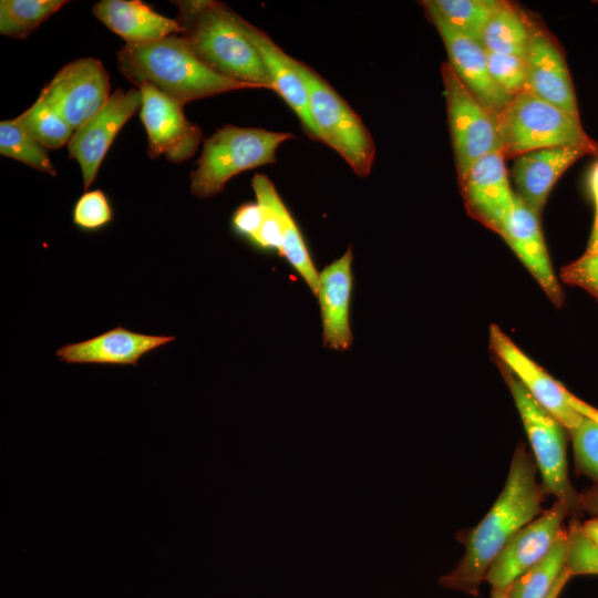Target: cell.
Segmentation results:
<instances>
[{
    "mask_svg": "<svg viewBox=\"0 0 598 598\" xmlns=\"http://www.w3.org/2000/svg\"><path fill=\"white\" fill-rule=\"evenodd\" d=\"M534 457L518 444L505 485L482 520L461 534L464 554L455 568L440 578L444 588L478 596L492 563L508 540L545 509V494L537 482Z\"/></svg>",
    "mask_w": 598,
    "mask_h": 598,
    "instance_id": "1",
    "label": "cell"
},
{
    "mask_svg": "<svg viewBox=\"0 0 598 598\" xmlns=\"http://www.w3.org/2000/svg\"><path fill=\"white\" fill-rule=\"evenodd\" d=\"M116 55L124 78L137 87L150 83L182 105L230 91L257 89L210 70L179 34L125 44Z\"/></svg>",
    "mask_w": 598,
    "mask_h": 598,
    "instance_id": "2",
    "label": "cell"
},
{
    "mask_svg": "<svg viewBox=\"0 0 598 598\" xmlns=\"http://www.w3.org/2000/svg\"><path fill=\"white\" fill-rule=\"evenodd\" d=\"M173 3L178 8L179 35L204 64L225 78L274 91L260 54L236 23L231 9L213 0Z\"/></svg>",
    "mask_w": 598,
    "mask_h": 598,
    "instance_id": "3",
    "label": "cell"
},
{
    "mask_svg": "<svg viewBox=\"0 0 598 598\" xmlns=\"http://www.w3.org/2000/svg\"><path fill=\"white\" fill-rule=\"evenodd\" d=\"M296 136L256 127L225 125L204 141L197 167L190 172V193L198 198L220 194L244 171L275 164L276 151Z\"/></svg>",
    "mask_w": 598,
    "mask_h": 598,
    "instance_id": "4",
    "label": "cell"
},
{
    "mask_svg": "<svg viewBox=\"0 0 598 598\" xmlns=\"http://www.w3.org/2000/svg\"><path fill=\"white\" fill-rule=\"evenodd\" d=\"M505 158L557 146L594 145L577 120L529 90L515 95L495 118Z\"/></svg>",
    "mask_w": 598,
    "mask_h": 598,
    "instance_id": "5",
    "label": "cell"
},
{
    "mask_svg": "<svg viewBox=\"0 0 598 598\" xmlns=\"http://www.w3.org/2000/svg\"><path fill=\"white\" fill-rule=\"evenodd\" d=\"M301 73L317 140L334 150L358 176H368L375 145L361 117L321 75L302 62Z\"/></svg>",
    "mask_w": 598,
    "mask_h": 598,
    "instance_id": "6",
    "label": "cell"
},
{
    "mask_svg": "<svg viewBox=\"0 0 598 598\" xmlns=\"http://www.w3.org/2000/svg\"><path fill=\"white\" fill-rule=\"evenodd\" d=\"M502 369L530 443L544 494L566 504L571 513L577 512L580 509V494L574 488L568 475L566 429L512 373Z\"/></svg>",
    "mask_w": 598,
    "mask_h": 598,
    "instance_id": "7",
    "label": "cell"
},
{
    "mask_svg": "<svg viewBox=\"0 0 598 598\" xmlns=\"http://www.w3.org/2000/svg\"><path fill=\"white\" fill-rule=\"evenodd\" d=\"M458 177L483 156L501 152L496 122L447 62L441 66Z\"/></svg>",
    "mask_w": 598,
    "mask_h": 598,
    "instance_id": "8",
    "label": "cell"
},
{
    "mask_svg": "<svg viewBox=\"0 0 598 598\" xmlns=\"http://www.w3.org/2000/svg\"><path fill=\"white\" fill-rule=\"evenodd\" d=\"M110 87L103 63L95 58H80L60 69L40 96L75 131L106 104Z\"/></svg>",
    "mask_w": 598,
    "mask_h": 598,
    "instance_id": "9",
    "label": "cell"
},
{
    "mask_svg": "<svg viewBox=\"0 0 598 598\" xmlns=\"http://www.w3.org/2000/svg\"><path fill=\"white\" fill-rule=\"evenodd\" d=\"M137 89L142 92L140 117L148 137V156L164 155L174 164L189 159L200 143L202 128L186 118L181 103L154 85L143 83Z\"/></svg>",
    "mask_w": 598,
    "mask_h": 598,
    "instance_id": "10",
    "label": "cell"
},
{
    "mask_svg": "<svg viewBox=\"0 0 598 598\" xmlns=\"http://www.w3.org/2000/svg\"><path fill=\"white\" fill-rule=\"evenodd\" d=\"M571 514L556 501L534 520L520 528L496 556L486 573L492 590L505 592L523 573L543 559L561 533L565 518Z\"/></svg>",
    "mask_w": 598,
    "mask_h": 598,
    "instance_id": "11",
    "label": "cell"
},
{
    "mask_svg": "<svg viewBox=\"0 0 598 598\" xmlns=\"http://www.w3.org/2000/svg\"><path fill=\"white\" fill-rule=\"evenodd\" d=\"M141 106L140 89H117L92 118L74 131L68 152L69 157L75 159L81 167L85 192L94 183L114 138L124 124L140 112Z\"/></svg>",
    "mask_w": 598,
    "mask_h": 598,
    "instance_id": "12",
    "label": "cell"
},
{
    "mask_svg": "<svg viewBox=\"0 0 598 598\" xmlns=\"http://www.w3.org/2000/svg\"><path fill=\"white\" fill-rule=\"evenodd\" d=\"M458 181L467 213L502 236L515 199L502 152L483 156Z\"/></svg>",
    "mask_w": 598,
    "mask_h": 598,
    "instance_id": "13",
    "label": "cell"
},
{
    "mask_svg": "<svg viewBox=\"0 0 598 598\" xmlns=\"http://www.w3.org/2000/svg\"><path fill=\"white\" fill-rule=\"evenodd\" d=\"M489 344L502 367L566 430L571 431L582 422L584 415L568 400V390L526 355L497 324L489 328Z\"/></svg>",
    "mask_w": 598,
    "mask_h": 598,
    "instance_id": "14",
    "label": "cell"
},
{
    "mask_svg": "<svg viewBox=\"0 0 598 598\" xmlns=\"http://www.w3.org/2000/svg\"><path fill=\"white\" fill-rule=\"evenodd\" d=\"M423 8L443 40L448 55L447 63L468 91L496 118L513 97L492 79L488 71L486 50L480 42L451 28L430 7L423 4Z\"/></svg>",
    "mask_w": 598,
    "mask_h": 598,
    "instance_id": "15",
    "label": "cell"
},
{
    "mask_svg": "<svg viewBox=\"0 0 598 598\" xmlns=\"http://www.w3.org/2000/svg\"><path fill=\"white\" fill-rule=\"evenodd\" d=\"M529 30V47L525 59L528 90L580 120L575 90L560 45L549 31L530 18Z\"/></svg>",
    "mask_w": 598,
    "mask_h": 598,
    "instance_id": "16",
    "label": "cell"
},
{
    "mask_svg": "<svg viewBox=\"0 0 598 598\" xmlns=\"http://www.w3.org/2000/svg\"><path fill=\"white\" fill-rule=\"evenodd\" d=\"M587 155L598 156V142L594 145L547 147L515 157L512 175L516 195L530 210L540 216L558 178L574 163Z\"/></svg>",
    "mask_w": 598,
    "mask_h": 598,
    "instance_id": "17",
    "label": "cell"
},
{
    "mask_svg": "<svg viewBox=\"0 0 598 598\" xmlns=\"http://www.w3.org/2000/svg\"><path fill=\"white\" fill-rule=\"evenodd\" d=\"M173 336L146 334L122 326L84 341L64 344L55 352L68 364L133 365L152 351L175 341Z\"/></svg>",
    "mask_w": 598,
    "mask_h": 598,
    "instance_id": "18",
    "label": "cell"
},
{
    "mask_svg": "<svg viewBox=\"0 0 598 598\" xmlns=\"http://www.w3.org/2000/svg\"><path fill=\"white\" fill-rule=\"evenodd\" d=\"M352 246L319 272L317 298L322 321L323 347L347 351L352 346L350 308L353 291Z\"/></svg>",
    "mask_w": 598,
    "mask_h": 598,
    "instance_id": "19",
    "label": "cell"
},
{
    "mask_svg": "<svg viewBox=\"0 0 598 598\" xmlns=\"http://www.w3.org/2000/svg\"><path fill=\"white\" fill-rule=\"evenodd\" d=\"M235 21L260 54L274 91L296 113L308 135L317 140V131L309 110L308 90L301 73V62L286 54L266 32L236 12Z\"/></svg>",
    "mask_w": 598,
    "mask_h": 598,
    "instance_id": "20",
    "label": "cell"
},
{
    "mask_svg": "<svg viewBox=\"0 0 598 598\" xmlns=\"http://www.w3.org/2000/svg\"><path fill=\"white\" fill-rule=\"evenodd\" d=\"M502 238L536 279L551 302L560 307L564 293L549 259L539 216L530 210L516 193L514 207Z\"/></svg>",
    "mask_w": 598,
    "mask_h": 598,
    "instance_id": "21",
    "label": "cell"
},
{
    "mask_svg": "<svg viewBox=\"0 0 598 598\" xmlns=\"http://www.w3.org/2000/svg\"><path fill=\"white\" fill-rule=\"evenodd\" d=\"M93 16L125 40L138 44L181 34V25L154 11L140 0H102L92 8Z\"/></svg>",
    "mask_w": 598,
    "mask_h": 598,
    "instance_id": "22",
    "label": "cell"
},
{
    "mask_svg": "<svg viewBox=\"0 0 598 598\" xmlns=\"http://www.w3.org/2000/svg\"><path fill=\"white\" fill-rule=\"evenodd\" d=\"M529 38V17L515 4L503 1L486 24L481 44L489 52L526 59Z\"/></svg>",
    "mask_w": 598,
    "mask_h": 598,
    "instance_id": "23",
    "label": "cell"
},
{
    "mask_svg": "<svg viewBox=\"0 0 598 598\" xmlns=\"http://www.w3.org/2000/svg\"><path fill=\"white\" fill-rule=\"evenodd\" d=\"M567 529H563L548 554L505 591L506 598H547L566 565Z\"/></svg>",
    "mask_w": 598,
    "mask_h": 598,
    "instance_id": "24",
    "label": "cell"
},
{
    "mask_svg": "<svg viewBox=\"0 0 598 598\" xmlns=\"http://www.w3.org/2000/svg\"><path fill=\"white\" fill-rule=\"evenodd\" d=\"M503 0H425L451 28L481 43L482 33Z\"/></svg>",
    "mask_w": 598,
    "mask_h": 598,
    "instance_id": "25",
    "label": "cell"
},
{
    "mask_svg": "<svg viewBox=\"0 0 598 598\" xmlns=\"http://www.w3.org/2000/svg\"><path fill=\"white\" fill-rule=\"evenodd\" d=\"M66 3L65 0H1L0 33L14 39H27Z\"/></svg>",
    "mask_w": 598,
    "mask_h": 598,
    "instance_id": "26",
    "label": "cell"
},
{
    "mask_svg": "<svg viewBox=\"0 0 598 598\" xmlns=\"http://www.w3.org/2000/svg\"><path fill=\"white\" fill-rule=\"evenodd\" d=\"M12 121L45 148L58 150L68 145L74 130L42 97Z\"/></svg>",
    "mask_w": 598,
    "mask_h": 598,
    "instance_id": "27",
    "label": "cell"
},
{
    "mask_svg": "<svg viewBox=\"0 0 598 598\" xmlns=\"http://www.w3.org/2000/svg\"><path fill=\"white\" fill-rule=\"evenodd\" d=\"M0 154L38 172L58 175L47 148L12 120L0 122Z\"/></svg>",
    "mask_w": 598,
    "mask_h": 598,
    "instance_id": "28",
    "label": "cell"
},
{
    "mask_svg": "<svg viewBox=\"0 0 598 598\" xmlns=\"http://www.w3.org/2000/svg\"><path fill=\"white\" fill-rule=\"evenodd\" d=\"M277 209L282 229V247L280 255L286 258L291 268L300 276L316 296L319 272L313 265V260L302 234L281 198L278 200Z\"/></svg>",
    "mask_w": 598,
    "mask_h": 598,
    "instance_id": "29",
    "label": "cell"
},
{
    "mask_svg": "<svg viewBox=\"0 0 598 598\" xmlns=\"http://www.w3.org/2000/svg\"><path fill=\"white\" fill-rule=\"evenodd\" d=\"M566 568L571 576L598 575V546L573 520L567 529Z\"/></svg>",
    "mask_w": 598,
    "mask_h": 598,
    "instance_id": "30",
    "label": "cell"
},
{
    "mask_svg": "<svg viewBox=\"0 0 598 598\" xmlns=\"http://www.w3.org/2000/svg\"><path fill=\"white\" fill-rule=\"evenodd\" d=\"M113 220V208L107 196L100 189L84 192L72 209V221L84 231H96Z\"/></svg>",
    "mask_w": 598,
    "mask_h": 598,
    "instance_id": "31",
    "label": "cell"
},
{
    "mask_svg": "<svg viewBox=\"0 0 598 598\" xmlns=\"http://www.w3.org/2000/svg\"><path fill=\"white\" fill-rule=\"evenodd\" d=\"M486 52L489 74L503 91L514 97L528 90L525 59L511 54Z\"/></svg>",
    "mask_w": 598,
    "mask_h": 598,
    "instance_id": "32",
    "label": "cell"
},
{
    "mask_svg": "<svg viewBox=\"0 0 598 598\" xmlns=\"http://www.w3.org/2000/svg\"><path fill=\"white\" fill-rule=\"evenodd\" d=\"M569 432L577 470L598 484V423L584 416Z\"/></svg>",
    "mask_w": 598,
    "mask_h": 598,
    "instance_id": "33",
    "label": "cell"
},
{
    "mask_svg": "<svg viewBox=\"0 0 598 598\" xmlns=\"http://www.w3.org/2000/svg\"><path fill=\"white\" fill-rule=\"evenodd\" d=\"M560 277L564 282L585 289L598 300V252H585L564 267Z\"/></svg>",
    "mask_w": 598,
    "mask_h": 598,
    "instance_id": "34",
    "label": "cell"
},
{
    "mask_svg": "<svg viewBox=\"0 0 598 598\" xmlns=\"http://www.w3.org/2000/svg\"><path fill=\"white\" fill-rule=\"evenodd\" d=\"M261 221L262 209L257 202L240 205L231 217V226L235 233L249 241L258 233Z\"/></svg>",
    "mask_w": 598,
    "mask_h": 598,
    "instance_id": "35",
    "label": "cell"
},
{
    "mask_svg": "<svg viewBox=\"0 0 598 598\" xmlns=\"http://www.w3.org/2000/svg\"><path fill=\"white\" fill-rule=\"evenodd\" d=\"M580 509H585L598 517V486L580 494Z\"/></svg>",
    "mask_w": 598,
    "mask_h": 598,
    "instance_id": "36",
    "label": "cell"
},
{
    "mask_svg": "<svg viewBox=\"0 0 598 598\" xmlns=\"http://www.w3.org/2000/svg\"><path fill=\"white\" fill-rule=\"evenodd\" d=\"M568 400L577 412L598 423V410L596 408L584 402L582 400L574 395L570 391H568Z\"/></svg>",
    "mask_w": 598,
    "mask_h": 598,
    "instance_id": "37",
    "label": "cell"
},
{
    "mask_svg": "<svg viewBox=\"0 0 598 598\" xmlns=\"http://www.w3.org/2000/svg\"><path fill=\"white\" fill-rule=\"evenodd\" d=\"M595 203V220L586 254L598 252V195L592 196Z\"/></svg>",
    "mask_w": 598,
    "mask_h": 598,
    "instance_id": "38",
    "label": "cell"
},
{
    "mask_svg": "<svg viewBox=\"0 0 598 598\" xmlns=\"http://www.w3.org/2000/svg\"><path fill=\"white\" fill-rule=\"evenodd\" d=\"M571 577L573 576H571L570 571L565 566V569L560 574L556 585L554 586V588L551 589V591L549 592L547 598H558L559 595L561 594L563 589L565 588V586L567 585V582L569 581V579Z\"/></svg>",
    "mask_w": 598,
    "mask_h": 598,
    "instance_id": "39",
    "label": "cell"
},
{
    "mask_svg": "<svg viewBox=\"0 0 598 598\" xmlns=\"http://www.w3.org/2000/svg\"><path fill=\"white\" fill-rule=\"evenodd\" d=\"M584 533L598 546V517L586 520L581 524Z\"/></svg>",
    "mask_w": 598,
    "mask_h": 598,
    "instance_id": "40",
    "label": "cell"
},
{
    "mask_svg": "<svg viewBox=\"0 0 598 598\" xmlns=\"http://www.w3.org/2000/svg\"><path fill=\"white\" fill-rule=\"evenodd\" d=\"M588 186L591 196L598 195V162L592 166L589 173Z\"/></svg>",
    "mask_w": 598,
    "mask_h": 598,
    "instance_id": "41",
    "label": "cell"
},
{
    "mask_svg": "<svg viewBox=\"0 0 598 598\" xmlns=\"http://www.w3.org/2000/svg\"><path fill=\"white\" fill-rule=\"evenodd\" d=\"M491 598H506L505 592L492 590Z\"/></svg>",
    "mask_w": 598,
    "mask_h": 598,
    "instance_id": "42",
    "label": "cell"
}]
</instances>
